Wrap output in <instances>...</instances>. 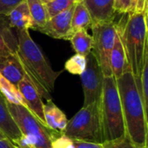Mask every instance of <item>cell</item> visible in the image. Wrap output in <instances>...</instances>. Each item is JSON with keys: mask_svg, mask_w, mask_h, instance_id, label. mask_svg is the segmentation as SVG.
I'll use <instances>...</instances> for the list:
<instances>
[{"mask_svg": "<svg viewBox=\"0 0 148 148\" xmlns=\"http://www.w3.org/2000/svg\"><path fill=\"white\" fill-rule=\"evenodd\" d=\"M17 48L16 55L19 59L28 78L34 83L42 97L52 100L56 79L62 70L52 69L39 46L31 38L28 29L16 30Z\"/></svg>", "mask_w": 148, "mask_h": 148, "instance_id": "1", "label": "cell"}, {"mask_svg": "<svg viewBox=\"0 0 148 148\" xmlns=\"http://www.w3.org/2000/svg\"><path fill=\"white\" fill-rule=\"evenodd\" d=\"M127 136L137 146L147 148V112L145 111L141 95L131 70L116 80Z\"/></svg>", "mask_w": 148, "mask_h": 148, "instance_id": "2", "label": "cell"}, {"mask_svg": "<svg viewBox=\"0 0 148 148\" xmlns=\"http://www.w3.org/2000/svg\"><path fill=\"white\" fill-rule=\"evenodd\" d=\"M116 27L131 71L134 77L140 78L148 51L147 11L129 13L124 27L121 28L117 23Z\"/></svg>", "mask_w": 148, "mask_h": 148, "instance_id": "3", "label": "cell"}, {"mask_svg": "<svg viewBox=\"0 0 148 148\" xmlns=\"http://www.w3.org/2000/svg\"><path fill=\"white\" fill-rule=\"evenodd\" d=\"M100 110L104 142L127 136L117 82L113 76L104 77Z\"/></svg>", "mask_w": 148, "mask_h": 148, "instance_id": "4", "label": "cell"}, {"mask_svg": "<svg viewBox=\"0 0 148 148\" xmlns=\"http://www.w3.org/2000/svg\"><path fill=\"white\" fill-rule=\"evenodd\" d=\"M75 140L103 143L100 100L82 107L69 121L62 133Z\"/></svg>", "mask_w": 148, "mask_h": 148, "instance_id": "5", "label": "cell"}, {"mask_svg": "<svg viewBox=\"0 0 148 148\" xmlns=\"http://www.w3.org/2000/svg\"><path fill=\"white\" fill-rule=\"evenodd\" d=\"M9 112L22 134L27 136L36 148H50L52 140L58 132L53 131L41 122L27 108L7 102Z\"/></svg>", "mask_w": 148, "mask_h": 148, "instance_id": "6", "label": "cell"}, {"mask_svg": "<svg viewBox=\"0 0 148 148\" xmlns=\"http://www.w3.org/2000/svg\"><path fill=\"white\" fill-rule=\"evenodd\" d=\"M90 29L93 33L92 53L95 55L104 77L113 76L110 69V55L117 34L116 23L114 20L93 23Z\"/></svg>", "mask_w": 148, "mask_h": 148, "instance_id": "7", "label": "cell"}, {"mask_svg": "<svg viewBox=\"0 0 148 148\" xmlns=\"http://www.w3.org/2000/svg\"><path fill=\"white\" fill-rule=\"evenodd\" d=\"M84 94L83 107L101 99L104 75L92 51L87 56V67L80 75Z\"/></svg>", "mask_w": 148, "mask_h": 148, "instance_id": "8", "label": "cell"}, {"mask_svg": "<svg viewBox=\"0 0 148 148\" xmlns=\"http://www.w3.org/2000/svg\"><path fill=\"white\" fill-rule=\"evenodd\" d=\"M75 5L50 17L45 25L39 29V31L56 39H64L69 41L73 36L71 19Z\"/></svg>", "mask_w": 148, "mask_h": 148, "instance_id": "9", "label": "cell"}, {"mask_svg": "<svg viewBox=\"0 0 148 148\" xmlns=\"http://www.w3.org/2000/svg\"><path fill=\"white\" fill-rule=\"evenodd\" d=\"M16 87L26 104L27 108L45 125L43 114L44 103L42 102V97L36 87L27 75L17 84Z\"/></svg>", "mask_w": 148, "mask_h": 148, "instance_id": "10", "label": "cell"}, {"mask_svg": "<svg viewBox=\"0 0 148 148\" xmlns=\"http://www.w3.org/2000/svg\"><path fill=\"white\" fill-rule=\"evenodd\" d=\"M89 11L93 23L114 21L115 17L114 0H82Z\"/></svg>", "mask_w": 148, "mask_h": 148, "instance_id": "11", "label": "cell"}, {"mask_svg": "<svg viewBox=\"0 0 148 148\" xmlns=\"http://www.w3.org/2000/svg\"><path fill=\"white\" fill-rule=\"evenodd\" d=\"M0 74L16 86L26 77V73L16 54L0 57Z\"/></svg>", "mask_w": 148, "mask_h": 148, "instance_id": "12", "label": "cell"}, {"mask_svg": "<svg viewBox=\"0 0 148 148\" xmlns=\"http://www.w3.org/2000/svg\"><path fill=\"white\" fill-rule=\"evenodd\" d=\"M110 69L112 75L115 80H118L126 71L131 70L127 61L122 42L118 33L116 34L114 44L110 55Z\"/></svg>", "mask_w": 148, "mask_h": 148, "instance_id": "13", "label": "cell"}, {"mask_svg": "<svg viewBox=\"0 0 148 148\" xmlns=\"http://www.w3.org/2000/svg\"><path fill=\"white\" fill-rule=\"evenodd\" d=\"M43 114L45 125L53 131L62 133L68 124V119L65 114L53 102L52 100H47L43 106Z\"/></svg>", "mask_w": 148, "mask_h": 148, "instance_id": "14", "label": "cell"}, {"mask_svg": "<svg viewBox=\"0 0 148 148\" xmlns=\"http://www.w3.org/2000/svg\"><path fill=\"white\" fill-rule=\"evenodd\" d=\"M17 38L16 32L10 26L7 16H0V57L16 54Z\"/></svg>", "mask_w": 148, "mask_h": 148, "instance_id": "15", "label": "cell"}, {"mask_svg": "<svg viewBox=\"0 0 148 148\" xmlns=\"http://www.w3.org/2000/svg\"><path fill=\"white\" fill-rule=\"evenodd\" d=\"M6 16L10 26L15 30H29L33 27V21L25 0L14 8Z\"/></svg>", "mask_w": 148, "mask_h": 148, "instance_id": "16", "label": "cell"}, {"mask_svg": "<svg viewBox=\"0 0 148 148\" xmlns=\"http://www.w3.org/2000/svg\"><path fill=\"white\" fill-rule=\"evenodd\" d=\"M0 129L6 135L11 143H13L20 135L21 132L12 119L5 99L0 93Z\"/></svg>", "mask_w": 148, "mask_h": 148, "instance_id": "17", "label": "cell"}, {"mask_svg": "<svg viewBox=\"0 0 148 148\" xmlns=\"http://www.w3.org/2000/svg\"><path fill=\"white\" fill-rule=\"evenodd\" d=\"M92 25L93 20L91 18L89 11L84 4L83 1L80 0L75 3L72 15L71 29L73 34L80 30L88 31V29H91Z\"/></svg>", "mask_w": 148, "mask_h": 148, "instance_id": "18", "label": "cell"}, {"mask_svg": "<svg viewBox=\"0 0 148 148\" xmlns=\"http://www.w3.org/2000/svg\"><path fill=\"white\" fill-rule=\"evenodd\" d=\"M25 2L33 21L32 29L39 31L49 19L46 4L42 0H25Z\"/></svg>", "mask_w": 148, "mask_h": 148, "instance_id": "19", "label": "cell"}, {"mask_svg": "<svg viewBox=\"0 0 148 148\" xmlns=\"http://www.w3.org/2000/svg\"><path fill=\"white\" fill-rule=\"evenodd\" d=\"M0 93L5 101L10 104L26 107V104L16 85L8 81L0 74Z\"/></svg>", "mask_w": 148, "mask_h": 148, "instance_id": "20", "label": "cell"}, {"mask_svg": "<svg viewBox=\"0 0 148 148\" xmlns=\"http://www.w3.org/2000/svg\"><path fill=\"white\" fill-rule=\"evenodd\" d=\"M76 54L87 56L93 48V37L86 30H80L73 34L69 39Z\"/></svg>", "mask_w": 148, "mask_h": 148, "instance_id": "21", "label": "cell"}, {"mask_svg": "<svg viewBox=\"0 0 148 148\" xmlns=\"http://www.w3.org/2000/svg\"><path fill=\"white\" fill-rule=\"evenodd\" d=\"M87 67V56L75 54L64 64V69L75 75H81Z\"/></svg>", "mask_w": 148, "mask_h": 148, "instance_id": "22", "label": "cell"}, {"mask_svg": "<svg viewBox=\"0 0 148 148\" xmlns=\"http://www.w3.org/2000/svg\"><path fill=\"white\" fill-rule=\"evenodd\" d=\"M80 0H53L46 3L49 17H52L75 5Z\"/></svg>", "mask_w": 148, "mask_h": 148, "instance_id": "23", "label": "cell"}, {"mask_svg": "<svg viewBox=\"0 0 148 148\" xmlns=\"http://www.w3.org/2000/svg\"><path fill=\"white\" fill-rule=\"evenodd\" d=\"M103 148H143L134 144L127 136L103 142Z\"/></svg>", "mask_w": 148, "mask_h": 148, "instance_id": "24", "label": "cell"}, {"mask_svg": "<svg viewBox=\"0 0 148 148\" xmlns=\"http://www.w3.org/2000/svg\"><path fill=\"white\" fill-rule=\"evenodd\" d=\"M50 148H75V147L72 139L61 133L52 140Z\"/></svg>", "mask_w": 148, "mask_h": 148, "instance_id": "25", "label": "cell"}, {"mask_svg": "<svg viewBox=\"0 0 148 148\" xmlns=\"http://www.w3.org/2000/svg\"><path fill=\"white\" fill-rule=\"evenodd\" d=\"M23 0H0V16H8Z\"/></svg>", "mask_w": 148, "mask_h": 148, "instance_id": "26", "label": "cell"}, {"mask_svg": "<svg viewBox=\"0 0 148 148\" xmlns=\"http://www.w3.org/2000/svg\"><path fill=\"white\" fill-rule=\"evenodd\" d=\"M132 0H114V10L116 13L128 14L131 10Z\"/></svg>", "mask_w": 148, "mask_h": 148, "instance_id": "27", "label": "cell"}, {"mask_svg": "<svg viewBox=\"0 0 148 148\" xmlns=\"http://www.w3.org/2000/svg\"><path fill=\"white\" fill-rule=\"evenodd\" d=\"M147 11V0H132L130 13H144Z\"/></svg>", "mask_w": 148, "mask_h": 148, "instance_id": "28", "label": "cell"}, {"mask_svg": "<svg viewBox=\"0 0 148 148\" xmlns=\"http://www.w3.org/2000/svg\"><path fill=\"white\" fill-rule=\"evenodd\" d=\"M74 140L75 148H103V143H92L83 140Z\"/></svg>", "mask_w": 148, "mask_h": 148, "instance_id": "29", "label": "cell"}, {"mask_svg": "<svg viewBox=\"0 0 148 148\" xmlns=\"http://www.w3.org/2000/svg\"><path fill=\"white\" fill-rule=\"evenodd\" d=\"M0 148H16L8 139H0Z\"/></svg>", "mask_w": 148, "mask_h": 148, "instance_id": "30", "label": "cell"}, {"mask_svg": "<svg viewBox=\"0 0 148 148\" xmlns=\"http://www.w3.org/2000/svg\"><path fill=\"white\" fill-rule=\"evenodd\" d=\"M0 139H8L7 137H6V135L3 133V131L0 129ZM9 140V139H8Z\"/></svg>", "mask_w": 148, "mask_h": 148, "instance_id": "31", "label": "cell"}, {"mask_svg": "<svg viewBox=\"0 0 148 148\" xmlns=\"http://www.w3.org/2000/svg\"><path fill=\"white\" fill-rule=\"evenodd\" d=\"M42 1L46 4V3H49V2H51V1H53V0H42Z\"/></svg>", "mask_w": 148, "mask_h": 148, "instance_id": "32", "label": "cell"}]
</instances>
